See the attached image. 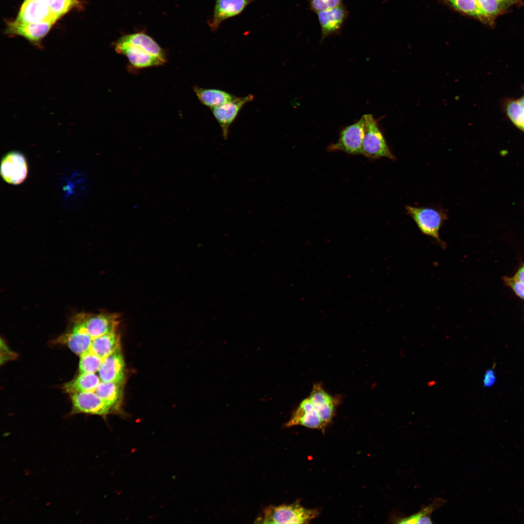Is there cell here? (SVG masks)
I'll return each mask as SVG.
<instances>
[{"label": "cell", "mask_w": 524, "mask_h": 524, "mask_svg": "<svg viewBox=\"0 0 524 524\" xmlns=\"http://www.w3.org/2000/svg\"><path fill=\"white\" fill-rule=\"evenodd\" d=\"M114 49L136 69L160 66L167 62L165 51L144 32L122 35L115 43Z\"/></svg>", "instance_id": "obj_1"}, {"label": "cell", "mask_w": 524, "mask_h": 524, "mask_svg": "<svg viewBox=\"0 0 524 524\" xmlns=\"http://www.w3.org/2000/svg\"><path fill=\"white\" fill-rule=\"evenodd\" d=\"M318 511L308 509L299 503L270 506L256 518L255 523L260 524H307L315 518Z\"/></svg>", "instance_id": "obj_2"}, {"label": "cell", "mask_w": 524, "mask_h": 524, "mask_svg": "<svg viewBox=\"0 0 524 524\" xmlns=\"http://www.w3.org/2000/svg\"><path fill=\"white\" fill-rule=\"evenodd\" d=\"M406 211L422 233L434 239L442 247L445 246L439 235L440 230L447 218L444 212L432 207L410 205L406 206Z\"/></svg>", "instance_id": "obj_3"}, {"label": "cell", "mask_w": 524, "mask_h": 524, "mask_svg": "<svg viewBox=\"0 0 524 524\" xmlns=\"http://www.w3.org/2000/svg\"><path fill=\"white\" fill-rule=\"evenodd\" d=\"M365 133L362 144V155L372 159L387 158L395 160L396 158L390 149L376 120L371 114L363 115Z\"/></svg>", "instance_id": "obj_4"}, {"label": "cell", "mask_w": 524, "mask_h": 524, "mask_svg": "<svg viewBox=\"0 0 524 524\" xmlns=\"http://www.w3.org/2000/svg\"><path fill=\"white\" fill-rule=\"evenodd\" d=\"M365 133L363 115L356 123L343 129L338 140L328 147L329 151H343L350 155L362 154Z\"/></svg>", "instance_id": "obj_5"}, {"label": "cell", "mask_w": 524, "mask_h": 524, "mask_svg": "<svg viewBox=\"0 0 524 524\" xmlns=\"http://www.w3.org/2000/svg\"><path fill=\"white\" fill-rule=\"evenodd\" d=\"M74 318L82 324L92 339L116 332L119 323L117 315L112 313H81Z\"/></svg>", "instance_id": "obj_6"}, {"label": "cell", "mask_w": 524, "mask_h": 524, "mask_svg": "<svg viewBox=\"0 0 524 524\" xmlns=\"http://www.w3.org/2000/svg\"><path fill=\"white\" fill-rule=\"evenodd\" d=\"M73 413H82L104 416L113 410L95 392L76 393L70 394Z\"/></svg>", "instance_id": "obj_7"}, {"label": "cell", "mask_w": 524, "mask_h": 524, "mask_svg": "<svg viewBox=\"0 0 524 524\" xmlns=\"http://www.w3.org/2000/svg\"><path fill=\"white\" fill-rule=\"evenodd\" d=\"M316 412L327 426L331 421L341 398L332 396L327 392L322 384L313 385L308 397Z\"/></svg>", "instance_id": "obj_8"}, {"label": "cell", "mask_w": 524, "mask_h": 524, "mask_svg": "<svg viewBox=\"0 0 524 524\" xmlns=\"http://www.w3.org/2000/svg\"><path fill=\"white\" fill-rule=\"evenodd\" d=\"M253 98L254 96L251 94L244 97H236L230 101L211 109L221 128L224 139H227L229 127L242 107L247 102L252 101Z\"/></svg>", "instance_id": "obj_9"}, {"label": "cell", "mask_w": 524, "mask_h": 524, "mask_svg": "<svg viewBox=\"0 0 524 524\" xmlns=\"http://www.w3.org/2000/svg\"><path fill=\"white\" fill-rule=\"evenodd\" d=\"M0 173L7 183L18 184L22 182L28 173V166L24 156L17 151L7 153L2 160Z\"/></svg>", "instance_id": "obj_10"}, {"label": "cell", "mask_w": 524, "mask_h": 524, "mask_svg": "<svg viewBox=\"0 0 524 524\" xmlns=\"http://www.w3.org/2000/svg\"><path fill=\"white\" fill-rule=\"evenodd\" d=\"M255 0H216L213 14L208 21L212 31H216L224 20L241 14Z\"/></svg>", "instance_id": "obj_11"}, {"label": "cell", "mask_w": 524, "mask_h": 524, "mask_svg": "<svg viewBox=\"0 0 524 524\" xmlns=\"http://www.w3.org/2000/svg\"><path fill=\"white\" fill-rule=\"evenodd\" d=\"M58 18L49 6L35 0H25L16 21L22 23L49 22L53 24Z\"/></svg>", "instance_id": "obj_12"}, {"label": "cell", "mask_w": 524, "mask_h": 524, "mask_svg": "<svg viewBox=\"0 0 524 524\" xmlns=\"http://www.w3.org/2000/svg\"><path fill=\"white\" fill-rule=\"evenodd\" d=\"M286 427L301 426L312 429H324L327 426L309 397L303 400L286 424Z\"/></svg>", "instance_id": "obj_13"}, {"label": "cell", "mask_w": 524, "mask_h": 524, "mask_svg": "<svg viewBox=\"0 0 524 524\" xmlns=\"http://www.w3.org/2000/svg\"><path fill=\"white\" fill-rule=\"evenodd\" d=\"M72 328L57 339V342L66 345L75 354L80 356L89 350L92 339L79 321L73 319Z\"/></svg>", "instance_id": "obj_14"}, {"label": "cell", "mask_w": 524, "mask_h": 524, "mask_svg": "<svg viewBox=\"0 0 524 524\" xmlns=\"http://www.w3.org/2000/svg\"><path fill=\"white\" fill-rule=\"evenodd\" d=\"M342 4L334 8L317 13L321 30V40L340 31L348 16Z\"/></svg>", "instance_id": "obj_15"}, {"label": "cell", "mask_w": 524, "mask_h": 524, "mask_svg": "<svg viewBox=\"0 0 524 524\" xmlns=\"http://www.w3.org/2000/svg\"><path fill=\"white\" fill-rule=\"evenodd\" d=\"M53 24L49 22L30 24L16 21L8 23L6 33L23 36L34 44H38L46 35Z\"/></svg>", "instance_id": "obj_16"}, {"label": "cell", "mask_w": 524, "mask_h": 524, "mask_svg": "<svg viewBox=\"0 0 524 524\" xmlns=\"http://www.w3.org/2000/svg\"><path fill=\"white\" fill-rule=\"evenodd\" d=\"M124 370V361L119 348L103 359L98 372L102 381L123 382Z\"/></svg>", "instance_id": "obj_17"}, {"label": "cell", "mask_w": 524, "mask_h": 524, "mask_svg": "<svg viewBox=\"0 0 524 524\" xmlns=\"http://www.w3.org/2000/svg\"><path fill=\"white\" fill-rule=\"evenodd\" d=\"M193 89L199 101L211 109L230 101L237 97L219 89L204 88L197 86H195Z\"/></svg>", "instance_id": "obj_18"}, {"label": "cell", "mask_w": 524, "mask_h": 524, "mask_svg": "<svg viewBox=\"0 0 524 524\" xmlns=\"http://www.w3.org/2000/svg\"><path fill=\"white\" fill-rule=\"evenodd\" d=\"M120 348V338L116 332L102 335L92 340L90 349L105 359Z\"/></svg>", "instance_id": "obj_19"}, {"label": "cell", "mask_w": 524, "mask_h": 524, "mask_svg": "<svg viewBox=\"0 0 524 524\" xmlns=\"http://www.w3.org/2000/svg\"><path fill=\"white\" fill-rule=\"evenodd\" d=\"M101 380L96 373H79L73 380L64 386L65 391L69 393L95 392Z\"/></svg>", "instance_id": "obj_20"}, {"label": "cell", "mask_w": 524, "mask_h": 524, "mask_svg": "<svg viewBox=\"0 0 524 524\" xmlns=\"http://www.w3.org/2000/svg\"><path fill=\"white\" fill-rule=\"evenodd\" d=\"M122 382L101 381L95 393L112 409L116 408L121 400Z\"/></svg>", "instance_id": "obj_21"}, {"label": "cell", "mask_w": 524, "mask_h": 524, "mask_svg": "<svg viewBox=\"0 0 524 524\" xmlns=\"http://www.w3.org/2000/svg\"><path fill=\"white\" fill-rule=\"evenodd\" d=\"M505 112L512 123L524 132V108L518 100L509 98L504 103Z\"/></svg>", "instance_id": "obj_22"}, {"label": "cell", "mask_w": 524, "mask_h": 524, "mask_svg": "<svg viewBox=\"0 0 524 524\" xmlns=\"http://www.w3.org/2000/svg\"><path fill=\"white\" fill-rule=\"evenodd\" d=\"M103 360L89 349L80 356L79 373H96L98 372Z\"/></svg>", "instance_id": "obj_23"}, {"label": "cell", "mask_w": 524, "mask_h": 524, "mask_svg": "<svg viewBox=\"0 0 524 524\" xmlns=\"http://www.w3.org/2000/svg\"><path fill=\"white\" fill-rule=\"evenodd\" d=\"M445 500L442 498H437L431 504L423 508L418 513L408 517H398L395 519L394 523L398 524H417L419 519L426 515L430 514L435 509L442 506Z\"/></svg>", "instance_id": "obj_24"}, {"label": "cell", "mask_w": 524, "mask_h": 524, "mask_svg": "<svg viewBox=\"0 0 524 524\" xmlns=\"http://www.w3.org/2000/svg\"><path fill=\"white\" fill-rule=\"evenodd\" d=\"M458 11L484 20L476 0H448Z\"/></svg>", "instance_id": "obj_25"}, {"label": "cell", "mask_w": 524, "mask_h": 524, "mask_svg": "<svg viewBox=\"0 0 524 524\" xmlns=\"http://www.w3.org/2000/svg\"><path fill=\"white\" fill-rule=\"evenodd\" d=\"M484 20H492L502 11L504 4L498 0H476Z\"/></svg>", "instance_id": "obj_26"}, {"label": "cell", "mask_w": 524, "mask_h": 524, "mask_svg": "<svg viewBox=\"0 0 524 524\" xmlns=\"http://www.w3.org/2000/svg\"><path fill=\"white\" fill-rule=\"evenodd\" d=\"M78 4V0H49V6L59 18Z\"/></svg>", "instance_id": "obj_27"}, {"label": "cell", "mask_w": 524, "mask_h": 524, "mask_svg": "<svg viewBox=\"0 0 524 524\" xmlns=\"http://www.w3.org/2000/svg\"><path fill=\"white\" fill-rule=\"evenodd\" d=\"M311 11L316 14L336 7L343 4V0H308Z\"/></svg>", "instance_id": "obj_28"}, {"label": "cell", "mask_w": 524, "mask_h": 524, "mask_svg": "<svg viewBox=\"0 0 524 524\" xmlns=\"http://www.w3.org/2000/svg\"><path fill=\"white\" fill-rule=\"evenodd\" d=\"M505 283L520 297L524 299V284L513 278H504Z\"/></svg>", "instance_id": "obj_29"}, {"label": "cell", "mask_w": 524, "mask_h": 524, "mask_svg": "<svg viewBox=\"0 0 524 524\" xmlns=\"http://www.w3.org/2000/svg\"><path fill=\"white\" fill-rule=\"evenodd\" d=\"M496 381V376L492 369L487 370L484 376L483 382L485 387H491Z\"/></svg>", "instance_id": "obj_30"}, {"label": "cell", "mask_w": 524, "mask_h": 524, "mask_svg": "<svg viewBox=\"0 0 524 524\" xmlns=\"http://www.w3.org/2000/svg\"><path fill=\"white\" fill-rule=\"evenodd\" d=\"M514 278L524 284V265L518 270Z\"/></svg>", "instance_id": "obj_31"}, {"label": "cell", "mask_w": 524, "mask_h": 524, "mask_svg": "<svg viewBox=\"0 0 524 524\" xmlns=\"http://www.w3.org/2000/svg\"><path fill=\"white\" fill-rule=\"evenodd\" d=\"M430 514L422 516L418 521L417 524H432Z\"/></svg>", "instance_id": "obj_32"}, {"label": "cell", "mask_w": 524, "mask_h": 524, "mask_svg": "<svg viewBox=\"0 0 524 524\" xmlns=\"http://www.w3.org/2000/svg\"><path fill=\"white\" fill-rule=\"evenodd\" d=\"M35 0L36 1H37L38 2L41 3V4H44V5H47V6H49V0Z\"/></svg>", "instance_id": "obj_33"}, {"label": "cell", "mask_w": 524, "mask_h": 524, "mask_svg": "<svg viewBox=\"0 0 524 524\" xmlns=\"http://www.w3.org/2000/svg\"><path fill=\"white\" fill-rule=\"evenodd\" d=\"M518 100L522 107L524 108V94Z\"/></svg>", "instance_id": "obj_34"}, {"label": "cell", "mask_w": 524, "mask_h": 524, "mask_svg": "<svg viewBox=\"0 0 524 524\" xmlns=\"http://www.w3.org/2000/svg\"><path fill=\"white\" fill-rule=\"evenodd\" d=\"M498 0L500 1V2H501L502 3H504V4H507V3H509V2H512L514 0Z\"/></svg>", "instance_id": "obj_35"}]
</instances>
